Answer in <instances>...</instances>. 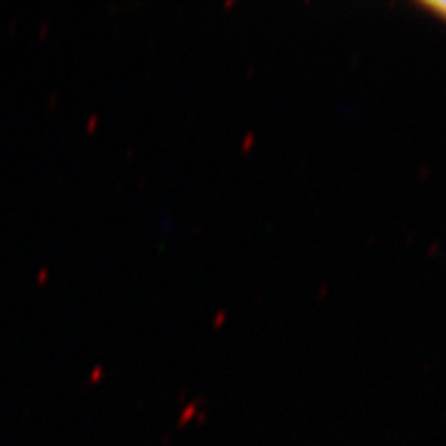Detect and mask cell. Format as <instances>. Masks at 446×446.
Here are the masks:
<instances>
[{
  "mask_svg": "<svg viewBox=\"0 0 446 446\" xmlns=\"http://www.w3.org/2000/svg\"><path fill=\"white\" fill-rule=\"evenodd\" d=\"M422 6L433 15L441 17L446 21V0H431V2H422Z\"/></svg>",
  "mask_w": 446,
  "mask_h": 446,
  "instance_id": "1",
  "label": "cell"
}]
</instances>
